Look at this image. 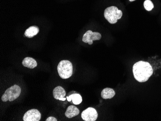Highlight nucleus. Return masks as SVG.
<instances>
[{
	"mask_svg": "<svg viewBox=\"0 0 161 121\" xmlns=\"http://www.w3.org/2000/svg\"><path fill=\"white\" fill-rule=\"evenodd\" d=\"M57 69L59 76L63 79H68L73 74L72 63L69 60H61L58 65Z\"/></svg>",
	"mask_w": 161,
	"mask_h": 121,
	"instance_id": "f03ea898",
	"label": "nucleus"
},
{
	"mask_svg": "<svg viewBox=\"0 0 161 121\" xmlns=\"http://www.w3.org/2000/svg\"><path fill=\"white\" fill-rule=\"evenodd\" d=\"M22 65L25 67L32 69L37 66V63L34 58L30 57H27L23 59Z\"/></svg>",
	"mask_w": 161,
	"mask_h": 121,
	"instance_id": "1a4fd4ad",
	"label": "nucleus"
},
{
	"mask_svg": "<svg viewBox=\"0 0 161 121\" xmlns=\"http://www.w3.org/2000/svg\"><path fill=\"white\" fill-rule=\"evenodd\" d=\"M133 73L137 82L143 83L149 80L153 73V69L149 62L140 61L133 66Z\"/></svg>",
	"mask_w": 161,
	"mask_h": 121,
	"instance_id": "f257e3e1",
	"label": "nucleus"
},
{
	"mask_svg": "<svg viewBox=\"0 0 161 121\" xmlns=\"http://www.w3.org/2000/svg\"><path fill=\"white\" fill-rule=\"evenodd\" d=\"M68 102L72 101V103L75 105H79L82 102V97L79 94L75 93L70 95L69 96L67 97Z\"/></svg>",
	"mask_w": 161,
	"mask_h": 121,
	"instance_id": "ddd939ff",
	"label": "nucleus"
},
{
	"mask_svg": "<svg viewBox=\"0 0 161 121\" xmlns=\"http://www.w3.org/2000/svg\"><path fill=\"white\" fill-rule=\"evenodd\" d=\"M66 99V98H65V97H62V98H59L58 100L60 101H65V100Z\"/></svg>",
	"mask_w": 161,
	"mask_h": 121,
	"instance_id": "dca6fc26",
	"label": "nucleus"
},
{
	"mask_svg": "<svg viewBox=\"0 0 161 121\" xmlns=\"http://www.w3.org/2000/svg\"><path fill=\"white\" fill-rule=\"evenodd\" d=\"M46 121H57V119H56L55 117H52V116H51V117H49L48 118H47V120H46Z\"/></svg>",
	"mask_w": 161,
	"mask_h": 121,
	"instance_id": "2eb2a0df",
	"label": "nucleus"
},
{
	"mask_svg": "<svg viewBox=\"0 0 161 121\" xmlns=\"http://www.w3.org/2000/svg\"></svg>",
	"mask_w": 161,
	"mask_h": 121,
	"instance_id": "a211bd4d",
	"label": "nucleus"
},
{
	"mask_svg": "<svg viewBox=\"0 0 161 121\" xmlns=\"http://www.w3.org/2000/svg\"><path fill=\"white\" fill-rule=\"evenodd\" d=\"M105 18L111 24L117 23L118 20L120 19L123 16L122 11L119 10L116 6H112L107 8L104 13Z\"/></svg>",
	"mask_w": 161,
	"mask_h": 121,
	"instance_id": "7ed1b4c3",
	"label": "nucleus"
},
{
	"mask_svg": "<svg viewBox=\"0 0 161 121\" xmlns=\"http://www.w3.org/2000/svg\"><path fill=\"white\" fill-rule=\"evenodd\" d=\"M81 117L85 121H95L98 117V113L96 109L89 107L82 112Z\"/></svg>",
	"mask_w": 161,
	"mask_h": 121,
	"instance_id": "39448f33",
	"label": "nucleus"
},
{
	"mask_svg": "<svg viewBox=\"0 0 161 121\" xmlns=\"http://www.w3.org/2000/svg\"><path fill=\"white\" fill-rule=\"evenodd\" d=\"M101 38V34L99 32H93L92 30H89L83 35L82 40L85 43L91 45L93 44V41L99 40Z\"/></svg>",
	"mask_w": 161,
	"mask_h": 121,
	"instance_id": "423d86ee",
	"label": "nucleus"
},
{
	"mask_svg": "<svg viewBox=\"0 0 161 121\" xmlns=\"http://www.w3.org/2000/svg\"><path fill=\"white\" fill-rule=\"evenodd\" d=\"M39 32V29L37 26H32L29 27L25 31L24 35L26 37L31 38L37 35Z\"/></svg>",
	"mask_w": 161,
	"mask_h": 121,
	"instance_id": "9d476101",
	"label": "nucleus"
},
{
	"mask_svg": "<svg viewBox=\"0 0 161 121\" xmlns=\"http://www.w3.org/2000/svg\"><path fill=\"white\" fill-rule=\"evenodd\" d=\"M41 118V114L37 109L29 110L24 114V121H39Z\"/></svg>",
	"mask_w": 161,
	"mask_h": 121,
	"instance_id": "0eeeda50",
	"label": "nucleus"
},
{
	"mask_svg": "<svg viewBox=\"0 0 161 121\" xmlns=\"http://www.w3.org/2000/svg\"><path fill=\"white\" fill-rule=\"evenodd\" d=\"M21 91V89L18 85H15L11 86L4 92L2 96V101L3 102H13L19 97Z\"/></svg>",
	"mask_w": 161,
	"mask_h": 121,
	"instance_id": "20e7f679",
	"label": "nucleus"
},
{
	"mask_svg": "<svg viewBox=\"0 0 161 121\" xmlns=\"http://www.w3.org/2000/svg\"><path fill=\"white\" fill-rule=\"evenodd\" d=\"M115 95V92L111 88H106L103 89L101 93V96L103 99H111Z\"/></svg>",
	"mask_w": 161,
	"mask_h": 121,
	"instance_id": "f8f14e48",
	"label": "nucleus"
},
{
	"mask_svg": "<svg viewBox=\"0 0 161 121\" xmlns=\"http://www.w3.org/2000/svg\"><path fill=\"white\" fill-rule=\"evenodd\" d=\"M144 7L148 11H150L154 8V5L151 0H146L144 2Z\"/></svg>",
	"mask_w": 161,
	"mask_h": 121,
	"instance_id": "4468645a",
	"label": "nucleus"
},
{
	"mask_svg": "<svg viewBox=\"0 0 161 121\" xmlns=\"http://www.w3.org/2000/svg\"><path fill=\"white\" fill-rule=\"evenodd\" d=\"M129 1L130 2H133L134 1H136V0H129Z\"/></svg>",
	"mask_w": 161,
	"mask_h": 121,
	"instance_id": "f3484780",
	"label": "nucleus"
},
{
	"mask_svg": "<svg viewBox=\"0 0 161 121\" xmlns=\"http://www.w3.org/2000/svg\"><path fill=\"white\" fill-rule=\"evenodd\" d=\"M79 113V110L74 105H70L68 107L66 112H65V115L67 118H71L77 116Z\"/></svg>",
	"mask_w": 161,
	"mask_h": 121,
	"instance_id": "6e6552de",
	"label": "nucleus"
},
{
	"mask_svg": "<svg viewBox=\"0 0 161 121\" xmlns=\"http://www.w3.org/2000/svg\"><path fill=\"white\" fill-rule=\"evenodd\" d=\"M53 94L54 98L58 100L59 98L65 97L66 95V91L63 87L58 86L54 88L53 91Z\"/></svg>",
	"mask_w": 161,
	"mask_h": 121,
	"instance_id": "9b49d317",
	"label": "nucleus"
}]
</instances>
